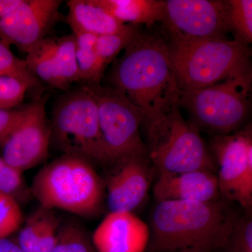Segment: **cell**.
<instances>
[{
    "mask_svg": "<svg viewBox=\"0 0 252 252\" xmlns=\"http://www.w3.org/2000/svg\"><path fill=\"white\" fill-rule=\"evenodd\" d=\"M52 252H97L87 230L75 220L60 225Z\"/></svg>",
    "mask_w": 252,
    "mask_h": 252,
    "instance_id": "22",
    "label": "cell"
},
{
    "mask_svg": "<svg viewBox=\"0 0 252 252\" xmlns=\"http://www.w3.org/2000/svg\"><path fill=\"white\" fill-rule=\"evenodd\" d=\"M251 89L249 66L213 85L181 91L179 105L204 130L215 135H229L248 119Z\"/></svg>",
    "mask_w": 252,
    "mask_h": 252,
    "instance_id": "6",
    "label": "cell"
},
{
    "mask_svg": "<svg viewBox=\"0 0 252 252\" xmlns=\"http://www.w3.org/2000/svg\"><path fill=\"white\" fill-rule=\"evenodd\" d=\"M109 82L138 109L145 130L179 105L181 90L170 62L167 39L158 34L141 32L114 61Z\"/></svg>",
    "mask_w": 252,
    "mask_h": 252,
    "instance_id": "1",
    "label": "cell"
},
{
    "mask_svg": "<svg viewBox=\"0 0 252 252\" xmlns=\"http://www.w3.org/2000/svg\"><path fill=\"white\" fill-rule=\"evenodd\" d=\"M0 194L14 198L25 205L33 198L31 187L23 179V172L7 163L0 156Z\"/></svg>",
    "mask_w": 252,
    "mask_h": 252,
    "instance_id": "23",
    "label": "cell"
},
{
    "mask_svg": "<svg viewBox=\"0 0 252 252\" xmlns=\"http://www.w3.org/2000/svg\"><path fill=\"white\" fill-rule=\"evenodd\" d=\"M22 222L21 205L14 198L0 194V239L17 231Z\"/></svg>",
    "mask_w": 252,
    "mask_h": 252,
    "instance_id": "27",
    "label": "cell"
},
{
    "mask_svg": "<svg viewBox=\"0 0 252 252\" xmlns=\"http://www.w3.org/2000/svg\"><path fill=\"white\" fill-rule=\"evenodd\" d=\"M167 43L181 91L213 85L251 66L250 48L238 39L170 36Z\"/></svg>",
    "mask_w": 252,
    "mask_h": 252,
    "instance_id": "4",
    "label": "cell"
},
{
    "mask_svg": "<svg viewBox=\"0 0 252 252\" xmlns=\"http://www.w3.org/2000/svg\"><path fill=\"white\" fill-rule=\"evenodd\" d=\"M97 252H144L150 229L130 212H109L91 236Z\"/></svg>",
    "mask_w": 252,
    "mask_h": 252,
    "instance_id": "15",
    "label": "cell"
},
{
    "mask_svg": "<svg viewBox=\"0 0 252 252\" xmlns=\"http://www.w3.org/2000/svg\"><path fill=\"white\" fill-rule=\"evenodd\" d=\"M149 160L158 175L207 170L216 162L196 126L182 117L176 105L146 130Z\"/></svg>",
    "mask_w": 252,
    "mask_h": 252,
    "instance_id": "5",
    "label": "cell"
},
{
    "mask_svg": "<svg viewBox=\"0 0 252 252\" xmlns=\"http://www.w3.org/2000/svg\"><path fill=\"white\" fill-rule=\"evenodd\" d=\"M32 195L41 206L64 210L85 219L102 215L105 207L103 178L81 158L63 154L36 173Z\"/></svg>",
    "mask_w": 252,
    "mask_h": 252,
    "instance_id": "3",
    "label": "cell"
},
{
    "mask_svg": "<svg viewBox=\"0 0 252 252\" xmlns=\"http://www.w3.org/2000/svg\"><path fill=\"white\" fill-rule=\"evenodd\" d=\"M157 203L170 200L210 203L221 199L215 172L207 170L160 175L154 188Z\"/></svg>",
    "mask_w": 252,
    "mask_h": 252,
    "instance_id": "16",
    "label": "cell"
},
{
    "mask_svg": "<svg viewBox=\"0 0 252 252\" xmlns=\"http://www.w3.org/2000/svg\"><path fill=\"white\" fill-rule=\"evenodd\" d=\"M228 0H164L160 23L169 36L222 38L233 32Z\"/></svg>",
    "mask_w": 252,
    "mask_h": 252,
    "instance_id": "11",
    "label": "cell"
},
{
    "mask_svg": "<svg viewBox=\"0 0 252 252\" xmlns=\"http://www.w3.org/2000/svg\"><path fill=\"white\" fill-rule=\"evenodd\" d=\"M50 123L51 143L63 154L104 166L98 109L90 86L65 91L55 103Z\"/></svg>",
    "mask_w": 252,
    "mask_h": 252,
    "instance_id": "7",
    "label": "cell"
},
{
    "mask_svg": "<svg viewBox=\"0 0 252 252\" xmlns=\"http://www.w3.org/2000/svg\"><path fill=\"white\" fill-rule=\"evenodd\" d=\"M36 84L27 79L0 74V109H14L24 99L26 92Z\"/></svg>",
    "mask_w": 252,
    "mask_h": 252,
    "instance_id": "26",
    "label": "cell"
},
{
    "mask_svg": "<svg viewBox=\"0 0 252 252\" xmlns=\"http://www.w3.org/2000/svg\"><path fill=\"white\" fill-rule=\"evenodd\" d=\"M174 252H207L205 250H200V249H189V250H182V251Z\"/></svg>",
    "mask_w": 252,
    "mask_h": 252,
    "instance_id": "32",
    "label": "cell"
},
{
    "mask_svg": "<svg viewBox=\"0 0 252 252\" xmlns=\"http://www.w3.org/2000/svg\"><path fill=\"white\" fill-rule=\"evenodd\" d=\"M0 74L23 78L38 84V80L29 72L26 61L18 59L6 46L0 40Z\"/></svg>",
    "mask_w": 252,
    "mask_h": 252,
    "instance_id": "28",
    "label": "cell"
},
{
    "mask_svg": "<svg viewBox=\"0 0 252 252\" xmlns=\"http://www.w3.org/2000/svg\"><path fill=\"white\" fill-rule=\"evenodd\" d=\"M250 211L237 217L222 246L224 252H252V216Z\"/></svg>",
    "mask_w": 252,
    "mask_h": 252,
    "instance_id": "25",
    "label": "cell"
},
{
    "mask_svg": "<svg viewBox=\"0 0 252 252\" xmlns=\"http://www.w3.org/2000/svg\"><path fill=\"white\" fill-rule=\"evenodd\" d=\"M142 31L140 26L125 24L117 32L97 36L96 51L104 67L107 68L114 62L118 55L124 51Z\"/></svg>",
    "mask_w": 252,
    "mask_h": 252,
    "instance_id": "21",
    "label": "cell"
},
{
    "mask_svg": "<svg viewBox=\"0 0 252 252\" xmlns=\"http://www.w3.org/2000/svg\"><path fill=\"white\" fill-rule=\"evenodd\" d=\"M23 2V0H0V19L12 12Z\"/></svg>",
    "mask_w": 252,
    "mask_h": 252,
    "instance_id": "30",
    "label": "cell"
},
{
    "mask_svg": "<svg viewBox=\"0 0 252 252\" xmlns=\"http://www.w3.org/2000/svg\"><path fill=\"white\" fill-rule=\"evenodd\" d=\"M66 23L72 32H86L96 36L120 31L124 23L112 16L98 0H69Z\"/></svg>",
    "mask_w": 252,
    "mask_h": 252,
    "instance_id": "18",
    "label": "cell"
},
{
    "mask_svg": "<svg viewBox=\"0 0 252 252\" xmlns=\"http://www.w3.org/2000/svg\"><path fill=\"white\" fill-rule=\"evenodd\" d=\"M48 99L45 94L26 106L17 123L0 142V156L21 172L39 165L49 156L51 129L46 112Z\"/></svg>",
    "mask_w": 252,
    "mask_h": 252,
    "instance_id": "10",
    "label": "cell"
},
{
    "mask_svg": "<svg viewBox=\"0 0 252 252\" xmlns=\"http://www.w3.org/2000/svg\"><path fill=\"white\" fill-rule=\"evenodd\" d=\"M0 252H24L18 246L15 240L0 239Z\"/></svg>",
    "mask_w": 252,
    "mask_h": 252,
    "instance_id": "31",
    "label": "cell"
},
{
    "mask_svg": "<svg viewBox=\"0 0 252 252\" xmlns=\"http://www.w3.org/2000/svg\"><path fill=\"white\" fill-rule=\"evenodd\" d=\"M26 55L29 72L51 87L67 91L74 83H81L72 33L59 37L46 36Z\"/></svg>",
    "mask_w": 252,
    "mask_h": 252,
    "instance_id": "14",
    "label": "cell"
},
{
    "mask_svg": "<svg viewBox=\"0 0 252 252\" xmlns=\"http://www.w3.org/2000/svg\"><path fill=\"white\" fill-rule=\"evenodd\" d=\"M75 37V56L83 84H100L106 67L96 51L97 36L86 32H72Z\"/></svg>",
    "mask_w": 252,
    "mask_h": 252,
    "instance_id": "20",
    "label": "cell"
},
{
    "mask_svg": "<svg viewBox=\"0 0 252 252\" xmlns=\"http://www.w3.org/2000/svg\"><path fill=\"white\" fill-rule=\"evenodd\" d=\"M210 151L219 165L217 175L221 198L235 201L247 210L252 205L251 126L234 134L215 135Z\"/></svg>",
    "mask_w": 252,
    "mask_h": 252,
    "instance_id": "9",
    "label": "cell"
},
{
    "mask_svg": "<svg viewBox=\"0 0 252 252\" xmlns=\"http://www.w3.org/2000/svg\"><path fill=\"white\" fill-rule=\"evenodd\" d=\"M89 85V84H87ZM97 104L104 166L133 156L148 155L142 140V117L126 95L110 86L89 85Z\"/></svg>",
    "mask_w": 252,
    "mask_h": 252,
    "instance_id": "8",
    "label": "cell"
},
{
    "mask_svg": "<svg viewBox=\"0 0 252 252\" xmlns=\"http://www.w3.org/2000/svg\"><path fill=\"white\" fill-rule=\"evenodd\" d=\"M61 0H23L0 19V40L27 54L61 20Z\"/></svg>",
    "mask_w": 252,
    "mask_h": 252,
    "instance_id": "12",
    "label": "cell"
},
{
    "mask_svg": "<svg viewBox=\"0 0 252 252\" xmlns=\"http://www.w3.org/2000/svg\"><path fill=\"white\" fill-rule=\"evenodd\" d=\"M23 109H0V142L17 123Z\"/></svg>",
    "mask_w": 252,
    "mask_h": 252,
    "instance_id": "29",
    "label": "cell"
},
{
    "mask_svg": "<svg viewBox=\"0 0 252 252\" xmlns=\"http://www.w3.org/2000/svg\"><path fill=\"white\" fill-rule=\"evenodd\" d=\"M108 167L105 206L111 213H133L147 198L155 170L148 155L124 158Z\"/></svg>",
    "mask_w": 252,
    "mask_h": 252,
    "instance_id": "13",
    "label": "cell"
},
{
    "mask_svg": "<svg viewBox=\"0 0 252 252\" xmlns=\"http://www.w3.org/2000/svg\"><path fill=\"white\" fill-rule=\"evenodd\" d=\"M61 224L54 210L40 205L28 217L15 241L24 252H52Z\"/></svg>",
    "mask_w": 252,
    "mask_h": 252,
    "instance_id": "17",
    "label": "cell"
},
{
    "mask_svg": "<svg viewBox=\"0 0 252 252\" xmlns=\"http://www.w3.org/2000/svg\"><path fill=\"white\" fill-rule=\"evenodd\" d=\"M101 6L124 24L152 26L160 23L164 0H98Z\"/></svg>",
    "mask_w": 252,
    "mask_h": 252,
    "instance_id": "19",
    "label": "cell"
},
{
    "mask_svg": "<svg viewBox=\"0 0 252 252\" xmlns=\"http://www.w3.org/2000/svg\"><path fill=\"white\" fill-rule=\"evenodd\" d=\"M237 215L225 200L158 202L151 217L150 252L221 248Z\"/></svg>",
    "mask_w": 252,
    "mask_h": 252,
    "instance_id": "2",
    "label": "cell"
},
{
    "mask_svg": "<svg viewBox=\"0 0 252 252\" xmlns=\"http://www.w3.org/2000/svg\"><path fill=\"white\" fill-rule=\"evenodd\" d=\"M228 1L230 6V26L235 34V39L249 46L252 41V1Z\"/></svg>",
    "mask_w": 252,
    "mask_h": 252,
    "instance_id": "24",
    "label": "cell"
}]
</instances>
